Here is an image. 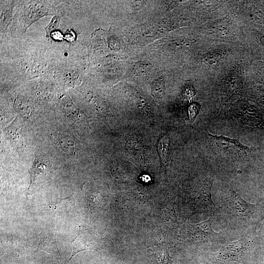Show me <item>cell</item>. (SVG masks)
Returning <instances> with one entry per match:
<instances>
[{
	"label": "cell",
	"mask_w": 264,
	"mask_h": 264,
	"mask_svg": "<svg viewBox=\"0 0 264 264\" xmlns=\"http://www.w3.org/2000/svg\"><path fill=\"white\" fill-rule=\"evenodd\" d=\"M225 206L231 217L245 225H256L264 218L263 205L247 202L232 189L230 191Z\"/></svg>",
	"instance_id": "1"
},
{
	"label": "cell",
	"mask_w": 264,
	"mask_h": 264,
	"mask_svg": "<svg viewBox=\"0 0 264 264\" xmlns=\"http://www.w3.org/2000/svg\"><path fill=\"white\" fill-rule=\"evenodd\" d=\"M101 240L91 229L85 226H80L76 237L71 242L73 248L70 258L64 264L68 263L78 253L87 250L99 249Z\"/></svg>",
	"instance_id": "2"
},
{
	"label": "cell",
	"mask_w": 264,
	"mask_h": 264,
	"mask_svg": "<svg viewBox=\"0 0 264 264\" xmlns=\"http://www.w3.org/2000/svg\"><path fill=\"white\" fill-rule=\"evenodd\" d=\"M208 136L214 146L226 154H246L249 151L248 147L242 144L239 139L218 136L209 133Z\"/></svg>",
	"instance_id": "3"
},
{
	"label": "cell",
	"mask_w": 264,
	"mask_h": 264,
	"mask_svg": "<svg viewBox=\"0 0 264 264\" xmlns=\"http://www.w3.org/2000/svg\"><path fill=\"white\" fill-rule=\"evenodd\" d=\"M210 219L198 224L191 225V234L195 242L206 243L219 241L220 233L213 231Z\"/></svg>",
	"instance_id": "4"
},
{
	"label": "cell",
	"mask_w": 264,
	"mask_h": 264,
	"mask_svg": "<svg viewBox=\"0 0 264 264\" xmlns=\"http://www.w3.org/2000/svg\"><path fill=\"white\" fill-rule=\"evenodd\" d=\"M40 250L47 252L56 259L60 260L62 258L58 248L55 235L52 233L44 234L41 239L35 252Z\"/></svg>",
	"instance_id": "5"
},
{
	"label": "cell",
	"mask_w": 264,
	"mask_h": 264,
	"mask_svg": "<svg viewBox=\"0 0 264 264\" xmlns=\"http://www.w3.org/2000/svg\"><path fill=\"white\" fill-rule=\"evenodd\" d=\"M50 167V163L46 158L41 156L35 157L32 167L29 170L30 181L28 187V193L37 177L40 175H45L47 173L49 170Z\"/></svg>",
	"instance_id": "6"
},
{
	"label": "cell",
	"mask_w": 264,
	"mask_h": 264,
	"mask_svg": "<svg viewBox=\"0 0 264 264\" xmlns=\"http://www.w3.org/2000/svg\"><path fill=\"white\" fill-rule=\"evenodd\" d=\"M59 144L61 150L67 154H72L78 148L77 139L70 134H63L59 138Z\"/></svg>",
	"instance_id": "7"
},
{
	"label": "cell",
	"mask_w": 264,
	"mask_h": 264,
	"mask_svg": "<svg viewBox=\"0 0 264 264\" xmlns=\"http://www.w3.org/2000/svg\"><path fill=\"white\" fill-rule=\"evenodd\" d=\"M157 150L162 164H167L170 151V138L168 135L165 134L160 138L157 145Z\"/></svg>",
	"instance_id": "8"
},
{
	"label": "cell",
	"mask_w": 264,
	"mask_h": 264,
	"mask_svg": "<svg viewBox=\"0 0 264 264\" xmlns=\"http://www.w3.org/2000/svg\"><path fill=\"white\" fill-rule=\"evenodd\" d=\"M165 83L163 77L154 80L151 85V92L153 97L158 101H161L165 94Z\"/></svg>",
	"instance_id": "9"
},
{
	"label": "cell",
	"mask_w": 264,
	"mask_h": 264,
	"mask_svg": "<svg viewBox=\"0 0 264 264\" xmlns=\"http://www.w3.org/2000/svg\"><path fill=\"white\" fill-rule=\"evenodd\" d=\"M153 65L148 61H141L136 62L133 66V72L135 75L144 76L150 72Z\"/></svg>",
	"instance_id": "10"
},
{
	"label": "cell",
	"mask_w": 264,
	"mask_h": 264,
	"mask_svg": "<svg viewBox=\"0 0 264 264\" xmlns=\"http://www.w3.org/2000/svg\"><path fill=\"white\" fill-rule=\"evenodd\" d=\"M233 78L234 77H231V75H230L227 80V82L226 81V91L230 95L237 93L241 87L240 81L239 80V78L235 81H234Z\"/></svg>",
	"instance_id": "11"
},
{
	"label": "cell",
	"mask_w": 264,
	"mask_h": 264,
	"mask_svg": "<svg viewBox=\"0 0 264 264\" xmlns=\"http://www.w3.org/2000/svg\"><path fill=\"white\" fill-rule=\"evenodd\" d=\"M156 264H175L171 259L166 250L162 249L155 254Z\"/></svg>",
	"instance_id": "12"
},
{
	"label": "cell",
	"mask_w": 264,
	"mask_h": 264,
	"mask_svg": "<svg viewBox=\"0 0 264 264\" xmlns=\"http://www.w3.org/2000/svg\"><path fill=\"white\" fill-rule=\"evenodd\" d=\"M200 106L196 103L190 105L188 109L189 119L190 123H192L199 110Z\"/></svg>",
	"instance_id": "13"
},
{
	"label": "cell",
	"mask_w": 264,
	"mask_h": 264,
	"mask_svg": "<svg viewBox=\"0 0 264 264\" xmlns=\"http://www.w3.org/2000/svg\"><path fill=\"white\" fill-rule=\"evenodd\" d=\"M60 19V18L59 15H56L52 18L48 25L46 28V32L47 34H49L58 26Z\"/></svg>",
	"instance_id": "14"
},
{
	"label": "cell",
	"mask_w": 264,
	"mask_h": 264,
	"mask_svg": "<svg viewBox=\"0 0 264 264\" xmlns=\"http://www.w3.org/2000/svg\"><path fill=\"white\" fill-rule=\"evenodd\" d=\"M185 94L187 97H192L195 94V90L191 86L188 87L185 89Z\"/></svg>",
	"instance_id": "15"
},
{
	"label": "cell",
	"mask_w": 264,
	"mask_h": 264,
	"mask_svg": "<svg viewBox=\"0 0 264 264\" xmlns=\"http://www.w3.org/2000/svg\"><path fill=\"white\" fill-rule=\"evenodd\" d=\"M259 238L262 242L264 243V221L261 224L259 232Z\"/></svg>",
	"instance_id": "16"
},
{
	"label": "cell",
	"mask_w": 264,
	"mask_h": 264,
	"mask_svg": "<svg viewBox=\"0 0 264 264\" xmlns=\"http://www.w3.org/2000/svg\"><path fill=\"white\" fill-rule=\"evenodd\" d=\"M55 36L57 37V38H56V39H62V36L60 33L59 32L54 33L53 37Z\"/></svg>",
	"instance_id": "17"
},
{
	"label": "cell",
	"mask_w": 264,
	"mask_h": 264,
	"mask_svg": "<svg viewBox=\"0 0 264 264\" xmlns=\"http://www.w3.org/2000/svg\"><path fill=\"white\" fill-rule=\"evenodd\" d=\"M260 41L262 44L264 46V35L262 36L260 38Z\"/></svg>",
	"instance_id": "18"
}]
</instances>
